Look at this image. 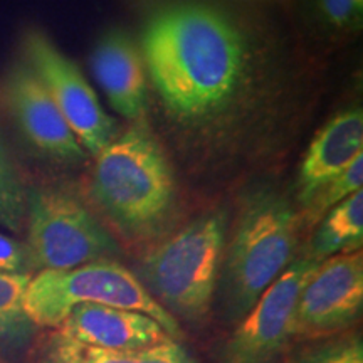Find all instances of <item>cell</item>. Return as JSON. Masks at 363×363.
<instances>
[{
    "mask_svg": "<svg viewBox=\"0 0 363 363\" xmlns=\"http://www.w3.org/2000/svg\"><path fill=\"white\" fill-rule=\"evenodd\" d=\"M142 49L163 106L185 123L224 111L246 78L242 34L229 17L203 4H174L153 13Z\"/></svg>",
    "mask_w": 363,
    "mask_h": 363,
    "instance_id": "obj_1",
    "label": "cell"
},
{
    "mask_svg": "<svg viewBox=\"0 0 363 363\" xmlns=\"http://www.w3.org/2000/svg\"><path fill=\"white\" fill-rule=\"evenodd\" d=\"M294 363H363V340L358 333L326 340L299 353Z\"/></svg>",
    "mask_w": 363,
    "mask_h": 363,
    "instance_id": "obj_18",
    "label": "cell"
},
{
    "mask_svg": "<svg viewBox=\"0 0 363 363\" xmlns=\"http://www.w3.org/2000/svg\"><path fill=\"white\" fill-rule=\"evenodd\" d=\"M362 308V251L331 256L318 264L299 293L294 337H321L347 330L360 318Z\"/></svg>",
    "mask_w": 363,
    "mask_h": 363,
    "instance_id": "obj_9",
    "label": "cell"
},
{
    "mask_svg": "<svg viewBox=\"0 0 363 363\" xmlns=\"http://www.w3.org/2000/svg\"><path fill=\"white\" fill-rule=\"evenodd\" d=\"M103 305L152 316L170 338L179 340V321L152 298L135 272L118 261H96L72 269H43L30 276L24 310L35 326L59 328L72 308Z\"/></svg>",
    "mask_w": 363,
    "mask_h": 363,
    "instance_id": "obj_5",
    "label": "cell"
},
{
    "mask_svg": "<svg viewBox=\"0 0 363 363\" xmlns=\"http://www.w3.org/2000/svg\"><path fill=\"white\" fill-rule=\"evenodd\" d=\"M91 69L116 113L143 121L147 113V81L142 56L133 39L113 29L99 38L91 52Z\"/></svg>",
    "mask_w": 363,
    "mask_h": 363,
    "instance_id": "obj_12",
    "label": "cell"
},
{
    "mask_svg": "<svg viewBox=\"0 0 363 363\" xmlns=\"http://www.w3.org/2000/svg\"><path fill=\"white\" fill-rule=\"evenodd\" d=\"M320 262L306 256L286 267L239 321L217 363H274L294 337L299 293Z\"/></svg>",
    "mask_w": 363,
    "mask_h": 363,
    "instance_id": "obj_8",
    "label": "cell"
},
{
    "mask_svg": "<svg viewBox=\"0 0 363 363\" xmlns=\"http://www.w3.org/2000/svg\"><path fill=\"white\" fill-rule=\"evenodd\" d=\"M2 96L21 133L43 155L66 163L84 160L88 153L24 57L13 62L7 71Z\"/></svg>",
    "mask_w": 363,
    "mask_h": 363,
    "instance_id": "obj_10",
    "label": "cell"
},
{
    "mask_svg": "<svg viewBox=\"0 0 363 363\" xmlns=\"http://www.w3.org/2000/svg\"><path fill=\"white\" fill-rule=\"evenodd\" d=\"M320 7L326 22L342 29L360 22L363 0H320Z\"/></svg>",
    "mask_w": 363,
    "mask_h": 363,
    "instance_id": "obj_20",
    "label": "cell"
},
{
    "mask_svg": "<svg viewBox=\"0 0 363 363\" xmlns=\"http://www.w3.org/2000/svg\"><path fill=\"white\" fill-rule=\"evenodd\" d=\"M27 251L33 267L72 269L116 261L120 246L88 207L61 189H39L27 201Z\"/></svg>",
    "mask_w": 363,
    "mask_h": 363,
    "instance_id": "obj_6",
    "label": "cell"
},
{
    "mask_svg": "<svg viewBox=\"0 0 363 363\" xmlns=\"http://www.w3.org/2000/svg\"><path fill=\"white\" fill-rule=\"evenodd\" d=\"M39 363H199L184 345L167 338L136 350H104L71 340L54 330L40 343Z\"/></svg>",
    "mask_w": 363,
    "mask_h": 363,
    "instance_id": "obj_14",
    "label": "cell"
},
{
    "mask_svg": "<svg viewBox=\"0 0 363 363\" xmlns=\"http://www.w3.org/2000/svg\"><path fill=\"white\" fill-rule=\"evenodd\" d=\"M56 330L67 338L104 350H136L170 338L152 316L103 305L72 308Z\"/></svg>",
    "mask_w": 363,
    "mask_h": 363,
    "instance_id": "obj_11",
    "label": "cell"
},
{
    "mask_svg": "<svg viewBox=\"0 0 363 363\" xmlns=\"http://www.w3.org/2000/svg\"><path fill=\"white\" fill-rule=\"evenodd\" d=\"M29 272H0V350L19 352L30 343L35 326L24 310Z\"/></svg>",
    "mask_w": 363,
    "mask_h": 363,
    "instance_id": "obj_16",
    "label": "cell"
},
{
    "mask_svg": "<svg viewBox=\"0 0 363 363\" xmlns=\"http://www.w3.org/2000/svg\"><path fill=\"white\" fill-rule=\"evenodd\" d=\"M24 208L21 187L0 145V222L11 229H17L24 216Z\"/></svg>",
    "mask_w": 363,
    "mask_h": 363,
    "instance_id": "obj_19",
    "label": "cell"
},
{
    "mask_svg": "<svg viewBox=\"0 0 363 363\" xmlns=\"http://www.w3.org/2000/svg\"><path fill=\"white\" fill-rule=\"evenodd\" d=\"M363 189V155L345 169L342 174L330 180L323 189L306 203V217L310 222L323 219L330 208L338 206L358 190Z\"/></svg>",
    "mask_w": 363,
    "mask_h": 363,
    "instance_id": "obj_17",
    "label": "cell"
},
{
    "mask_svg": "<svg viewBox=\"0 0 363 363\" xmlns=\"http://www.w3.org/2000/svg\"><path fill=\"white\" fill-rule=\"evenodd\" d=\"M363 242V190H358L323 216L311 240L310 257L328 259L360 251Z\"/></svg>",
    "mask_w": 363,
    "mask_h": 363,
    "instance_id": "obj_15",
    "label": "cell"
},
{
    "mask_svg": "<svg viewBox=\"0 0 363 363\" xmlns=\"http://www.w3.org/2000/svg\"><path fill=\"white\" fill-rule=\"evenodd\" d=\"M225 242V211L207 212L152 249L136 278L177 321L199 325L214 303Z\"/></svg>",
    "mask_w": 363,
    "mask_h": 363,
    "instance_id": "obj_4",
    "label": "cell"
},
{
    "mask_svg": "<svg viewBox=\"0 0 363 363\" xmlns=\"http://www.w3.org/2000/svg\"><path fill=\"white\" fill-rule=\"evenodd\" d=\"M363 155L362 108L340 111L318 131L298 174V199L306 206L321 189Z\"/></svg>",
    "mask_w": 363,
    "mask_h": 363,
    "instance_id": "obj_13",
    "label": "cell"
},
{
    "mask_svg": "<svg viewBox=\"0 0 363 363\" xmlns=\"http://www.w3.org/2000/svg\"><path fill=\"white\" fill-rule=\"evenodd\" d=\"M91 194L126 238L147 240L165 229L175 208L174 172L143 121L96 157Z\"/></svg>",
    "mask_w": 363,
    "mask_h": 363,
    "instance_id": "obj_2",
    "label": "cell"
},
{
    "mask_svg": "<svg viewBox=\"0 0 363 363\" xmlns=\"http://www.w3.org/2000/svg\"><path fill=\"white\" fill-rule=\"evenodd\" d=\"M22 57L43 81L84 152L98 157L118 136V123L104 110L78 65L38 27L24 33Z\"/></svg>",
    "mask_w": 363,
    "mask_h": 363,
    "instance_id": "obj_7",
    "label": "cell"
},
{
    "mask_svg": "<svg viewBox=\"0 0 363 363\" xmlns=\"http://www.w3.org/2000/svg\"><path fill=\"white\" fill-rule=\"evenodd\" d=\"M301 219L271 190L254 192L240 207L219 276L220 311L238 325L294 259Z\"/></svg>",
    "mask_w": 363,
    "mask_h": 363,
    "instance_id": "obj_3",
    "label": "cell"
},
{
    "mask_svg": "<svg viewBox=\"0 0 363 363\" xmlns=\"http://www.w3.org/2000/svg\"><path fill=\"white\" fill-rule=\"evenodd\" d=\"M286 363H294V362H293V360H291V362H286Z\"/></svg>",
    "mask_w": 363,
    "mask_h": 363,
    "instance_id": "obj_22",
    "label": "cell"
},
{
    "mask_svg": "<svg viewBox=\"0 0 363 363\" xmlns=\"http://www.w3.org/2000/svg\"><path fill=\"white\" fill-rule=\"evenodd\" d=\"M30 267L33 262L26 244L0 233V272H29Z\"/></svg>",
    "mask_w": 363,
    "mask_h": 363,
    "instance_id": "obj_21",
    "label": "cell"
}]
</instances>
